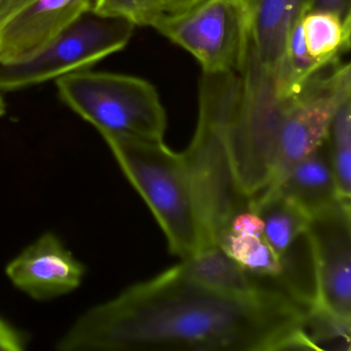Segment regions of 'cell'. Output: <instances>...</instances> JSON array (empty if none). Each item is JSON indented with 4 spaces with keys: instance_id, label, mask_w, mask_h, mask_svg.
I'll return each mask as SVG.
<instances>
[{
    "instance_id": "obj_1",
    "label": "cell",
    "mask_w": 351,
    "mask_h": 351,
    "mask_svg": "<svg viewBox=\"0 0 351 351\" xmlns=\"http://www.w3.org/2000/svg\"><path fill=\"white\" fill-rule=\"evenodd\" d=\"M307 311L281 293L242 297L213 289L180 265L84 312L60 351L314 350Z\"/></svg>"
},
{
    "instance_id": "obj_2",
    "label": "cell",
    "mask_w": 351,
    "mask_h": 351,
    "mask_svg": "<svg viewBox=\"0 0 351 351\" xmlns=\"http://www.w3.org/2000/svg\"><path fill=\"white\" fill-rule=\"evenodd\" d=\"M239 75H203L198 121L182 153L199 200L213 223H227L273 186L285 99L250 38Z\"/></svg>"
},
{
    "instance_id": "obj_3",
    "label": "cell",
    "mask_w": 351,
    "mask_h": 351,
    "mask_svg": "<svg viewBox=\"0 0 351 351\" xmlns=\"http://www.w3.org/2000/svg\"><path fill=\"white\" fill-rule=\"evenodd\" d=\"M102 138L127 180L155 215L172 254L186 261L213 245L182 153L172 151L163 141Z\"/></svg>"
},
{
    "instance_id": "obj_4",
    "label": "cell",
    "mask_w": 351,
    "mask_h": 351,
    "mask_svg": "<svg viewBox=\"0 0 351 351\" xmlns=\"http://www.w3.org/2000/svg\"><path fill=\"white\" fill-rule=\"evenodd\" d=\"M56 86L62 101L102 137L163 141L167 116L147 80L88 69L59 77Z\"/></svg>"
},
{
    "instance_id": "obj_5",
    "label": "cell",
    "mask_w": 351,
    "mask_h": 351,
    "mask_svg": "<svg viewBox=\"0 0 351 351\" xmlns=\"http://www.w3.org/2000/svg\"><path fill=\"white\" fill-rule=\"evenodd\" d=\"M134 28L127 20L104 17L89 10L44 46L0 62V91L23 89L88 69L123 50Z\"/></svg>"
},
{
    "instance_id": "obj_6",
    "label": "cell",
    "mask_w": 351,
    "mask_h": 351,
    "mask_svg": "<svg viewBox=\"0 0 351 351\" xmlns=\"http://www.w3.org/2000/svg\"><path fill=\"white\" fill-rule=\"evenodd\" d=\"M153 28L196 58L202 73L240 71L248 43L244 0H201L164 13Z\"/></svg>"
},
{
    "instance_id": "obj_7",
    "label": "cell",
    "mask_w": 351,
    "mask_h": 351,
    "mask_svg": "<svg viewBox=\"0 0 351 351\" xmlns=\"http://www.w3.org/2000/svg\"><path fill=\"white\" fill-rule=\"evenodd\" d=\"M349 99L350 63L342 60L316 73L298 93L285 99L273 186L324 143L335 114Z\"/></svg>"
},
{
    "instance_id": "obj_8",
    "label": "cell",
    "mask_w": 351,
    "mask_h": 351,
    "mask_svg": "<svg viewBox=\"0 0 351 351\" xmlns=\"http://www.w3.org/2000/svg\"><path fill=\"white\" fill-rule=\"evenodd\" d=\"M315 266L316 306L351 320V199L340 198L308 217Z\"/></svg>"
},
{
    "instance_id": "obj_9",
    "label": "cell",
    "mask_w": 351,
    "mask_h": 351,
    "mask_svg": "<svg viewBox=\"0 0 351 351\" xmlns=\"http://www.w3.org/2000/svg\"><path fill=\"white\" fill-rule=\"evenodd\" d=\"M92 0H0V62L24 56L50 42Z\"/></svg>"
},
{
    "instance_id": "obj_10",
    "label": "cell",
    "mask_w": 351,
    "mask_h": 351,
    "mask_svg": "<svg viewBox=\"0 0 351 351\" xmlns=\"http://www.w3.org/2000/svg\"><path fill=\"white\" fill-rule=\"evenodd\" d=\"M86 268L52 232L43 234L5 267L14 287L36 301L69 295L82 285Z\"/></svg>"
},
{
    "instance_id": "obj_11",
    "label": "cell",
    "mask_w": 351,
    "mask_h": 351,
    "mask_svg": "<svg viewBox=\"0 0 351 351\" xmlns=\"http://www.w3.org/2000/svg\"><path fill=\"white\" fill-rule=\"evenodd\" d=\"M248 38L265 69L274 73L291 28L309 10V0H244Z\"/></svg>"
},
{
    "instance_id": "obj_12",
    "label": "cell",
    "mask_w": 351,
    "mask_h": 351,
    "mask_svg": "<svg viewBox=\"0 0 351 351\" xmlns=\"http://www.w3.org/2000/svg\"><path fill=\"white\" fill-rule=\"evenodd\" d=\"M272 188L297 205L308 217L342 198L332 171L326 139Z\"/></svg>"
},
{
    "instance_id": "obj_13",
    "label": "cell",
    "mask_w": 351,
    "mask_h": 351,
    "mask_svg": "<svg viewBox=\"0 0 351 351\" xmlns=\"http://www.w3.org/2000/svg\"><path fill=\"white\" fill-rule=\"evenodd\" d=\"M182 264L197 280L226 293L242 297L281 293L244 270L219 245L208 246L192 258L182 261Z\"/></svg>"
},
{
    "instance_id": "obj_14",
    "label": "cell",
    "mask_w": 351,
    "mask_h": 351,
    "mask_svg": "<svg viewBox=\"0 0 351 351\" xmlns=\"http://www.w3.org/2000/svg\"><path fill=\"white\" fill-rule=\"evenodd\" d=\"M252 209L264 223L263 237L281 258L307 239L308 215L276 189L254 199Z\"/></svg>"
},
{
    "instance_id": "obj_15",
    "label": "cell",
    "mask_w": 351,
    "mask_h": 351,
    "mask_svg": "<svg viewBox=\"0 0 351 351\" xmlns=\"http://www.w3.org/2000/svg\"><path fill=\"white\" fill-rule=\"evenodd\" d=\"M301 25L308 54L319 64L338 62L350 49L351 17L330 11H309L302 16Z\"/></svg>"
},
{
    "instance_id": "obj_16",
    "label": "cell",
    "mask_w": 351,
    "mask_h": 351,
    "mask_svg": "<svg viewBox=\"0 0 351 351\" xmlns=\"http://www.w3.org/2000/svg\"><path fill=\"white\" fill-rule=\"evenodd\" d=\"M326 143L340 196L351 199V99L335 114Z\"/></svg>"
},
{
    "instance_id": "obj_17",
    "label": "cell",
    "mask_w": 351,
    "mask_h": 351,
    "mask_svg": "<svg viewBox=\"0 0 351 351\" xmlns=\"http://www.w3.org/2000/svg\"><path fill=\"white\" fill-rule=\"evenodd\" d=\"M91 11L104 17L127 20L135 27H153L167 12V0H92Z\"/></svg>"
},
{
    "instance_id": "obj_18",
    "label": "cell",
    "mask_w": 351,
    "mask_h": 351,
    "mask_svg": "<svg viewBox=\"0 0 351 351\" xmlns=\"http://www.w3.org/2000/svg\"><path fill=\"white\" fill-rule=\"evenodd\" d=\"M223 233L262 237L264 234V223L252 208L245 209L232 217Z\"/></svg>"
},
{
    "instance_id": "obj_19",
    "label": "cell",
    "mask_w": 351,
    "mask_h": 351,
    "mask_svg": "<svg viewBox=\"0 0 351 351\" xmlns=\"http://www.w3.org/2000/svg\"><path fill=\"white\" fill-rule=\"evenodd\" d=\"M26 344L25 335L0 317V351H23Z\"/></svg>"
},
{
    "instance_id": "obj_20",
    "label": "cell",
    "mask_w": 351,
    "mask_h": 351,
    "mask_svg": "<svg viewBox=\"0 0 351 351\" xmlns=\"http://www.w3.org/2000/svg\"><path fill=\"white\" fill-rule=\"evenodd\" d=\"M309 11H330L351 17V0H309Z\"/></svg>"
},
{
    "instance_id": "obj_21",
    "label": "cell",
    "mask_w": 351,
    "mask_h": 351,
    "mask_svg": "<svg viewBox=\"0 0 351 351\" xmlns=\"http://www.w3.org/2000/svg\"><path fill=\"white\" fill-rule=\"evenodd\" d=\"M201 0H168L167 13L182 11L196 5Z\"/></svg>"
},
{
    "instance_id": "obj_22",
    "label": "cell",
    "mask_w": 351,
    "mask_h": 351,
    "mask_svg": "<svg viewBox=\"0 0 351 351\" xmlns=\"http://www.w3.org/2000/svg\"><path fill=\"white\" fill-rule=\"evenodd\" d=\"M5 112H7V104H5V100L0 95V117L5 116Z\"/></svg>"
},
{
    "instance_id": "obj_23",
    "label": "cell",
    "mask_w": 351,
    "mask_h": 351,
    "mask_svg": "<svg viewBox=\"0 0 351 351\" xmlns=\"http://www.w3.org/2000/svg\"><path fill=\"white\" fill-rule=\"evenodd\" d=\"M167 3H168V0H167Z\"/></svg>"
}]
</instances>
